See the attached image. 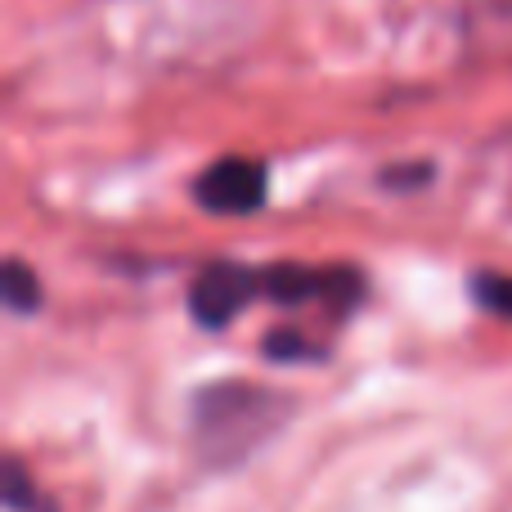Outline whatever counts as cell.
<instances>
[{
  "mask_svg": "<svg viewBox=\"0 0 512 512\" xmlns=\"http://www.w3.org/2000/svg\"><path fill=\"white\" fill-rule=\"evenodd\" d=\"M292 418V396L256 382H212L189 400V432L207 468H239Z\"/></svg>",
  "mask_w": 512,
  "mask_h": 512,
  "instance_id": "6da1fadb",
  "label": "cell"
},
{
  "mask_svg": "<svg viewBox=\"0 0 512 512\" xmlns=\"http://www.w3.org/2000/svg\"><path fill=\"white\" fill-rule=\"evenodd\" d=\"M252 297H261V270L239 261H212L189 279V315L203 328L234 324Z\"/></svg>",
  "mask_w": 512,
  "mask_h": 512,
  "instance_id": "7a4b0ae2",
  "label": "cell"
},
{
  "mask_svg": "<svg viewBox=\"0 0 512 512\" xmlns=\"http://www.w3.org/2000/svg\"><path fill=\"white\" fill-rule=\"evenodd\" d=\"M265 167L256 158H221L194 180L198 207L216 216H248L265 203Z\"/></svg>",
  "mask_w": 512,
  "mask_h": 512,
  "instance_id": "3957f363",
  "label": "cell"
},
{
  "mask_svg": "<svg viewBox=\"0 0 512 512\" xmlns=\"http://www.w3.org/2000/svg\"><path fill=\"white\" fill-rule=\"evenodd\" d=\"M0 297L14 315H32L41 310V279L36 270H27L23 256H5V270H0Z\"/></svg>",
  "mask_w": 512,
  "mask_h": 512,
  "instance_id": "277c9868",
  "label": "cell"
},
{
  "mask_svg": "<svg viewBox=\"0 0 512 512\" xmlns=\"http://www.w3.org/2000/svg\"><path fill=\"white\" fill-rule=\"evenodd\" d=\"M5 508L9 512H59L54 508V499L45 495L32 477H27V468H23L18 454H9L5 459Z\"/></svg>",
  "mask_w": 512,
  "mask_h": 512,
  "instance_id": "5b68a950",
  "label": "cell"
},
{
  "mask_svg": "<svg viewBox=\"0 0 512 512\" xmlns=\"http://www.w3.org/2000/svg\"><path fill=\"white\" fill-rule=\"evenodd\" d=\"M472 297H477V306L486 315L512 319V274H499V270L472 274Z\"/></svg>",
  "mask_w": 512,
  "mask_h": 512,
  "instance_id": "8992f818",
  "label": "cell"
},
{
  "mask_svg": "<svg viewBox=\"0 0 512 512\" xmlns=\"http://www.w3.org/2000/svg\"><path fill=\"white\" fill-rule=\"evenodd\" d=\"M261 355L265 360H283V364H297V360H319V346L306 342V337L297 333V328H270L261 342Z\"/></svg>",
  "mask_w": 512,
  "mask_h": 512,
  "instance_id": "52a82bcc",
  "label": "cell"
},
{
  "mask_svg": "<svg viewBox=\"0 0 512 512\" xmlns=\"http://www.w3.org/2000/svg\"><path fill=\"white\" fill-rule=\"evenodd\" d=\"M382 185H423V180H432V167H414V171H405V167H391V171H382Z\"/></svg>",
  "mask_w": 512,
  "mask_h": 512,
  "instance_id": "ba28073f",
  "label": "cell"
}]
</instances>
